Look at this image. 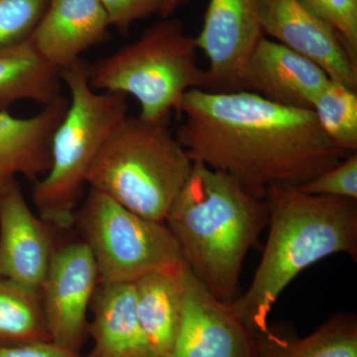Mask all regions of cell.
I'll return each mask as SVG.
<instances>
[{"label":"cell","instance_id":"3957f363","mask_svg":"<svg viewBox=\"0 0 357 357\" xmlns=\"http://www.w3.org/2000/svg\"><path fill=\"white\" fill-rule=\"evenodd\" d=\"M269 234L261 261L232 311L255 335L282 292L306 268L337 253L357 257V199L314 196L291 185H272L265 197Z\"/></svg>","mask_w":357,"mask_h":357},{"label":"cell","instance_id":"9a60e30c","mask_svg":"<svg viewBox=\"0 0 357 357\" xmlns=\"http://www.w3.org/2000/svg\"><path fill=\"white\" fill-rule=\"evenodd\" d=\"M109 26L98 0H50L30 38L42 57L61 70L107 38Z\"/></svg>","mask_w":357,"mask_h":357},{"label":"cell","instance_id":"d6986e66","mask_svg":"<svg viewBox=\"0 0 357 357\" xmlns=\"http://www.w3.org/2000/svg\"><path fill=\"white\" fill-rule=\"evenodd\" d=\"M258 357H357V319L338 312L307 337L271 328L256 335Z\"/></svg>","mask_w":357,"mask_h":357},{"label":"cell","instance_id":"2e32d148","mask_svg":"<svg viewBox=\"0 0 357 357\" xmlns=\"http://www.w3.org/2000/svg\"><path fill=\"white\" fill-rule=\"evenodd\" d=\"M88 330L93 340L88 357H157L138 319L134 283L102 285Z\"/></svg>","mask_w":357,"mask_h":357},{"label":"cell","instance_id":"484cf974","mask_svg":"<svg viewBox=\"0 0 357 357\" xmlns=\"http://www.w3.org/2000/svg\"><path fill=\"white\" fill-rule=\"evenodd\" d=\"M0 357H81L54 342L0 345Z\"/></svg>","mask_w":357,"mask_h":357},{"label":"cell","instance_id":"e0dca14e","mask_svg":"<svg viewBox=\"0 0 357 357\" xmlns=\"http://www.w3.org/2000/svg\"><path fill=\"white\" fill-rule=\"evenodd\" d=\"M61 70L49 64L31 38L0 48V110L20 100L47 107L61 96Z\"/></svg>","mask_w":357,"mask_h":357},{"label":"cell","instance_id":"ac0fdd59","mask_svg":"<svg viewBox=\"0 0 357 357\" xmlns=\"http://www.w3.org/2000/svg\"><path fill=\"white\" fill-rule=\"evenodd\" d=\"M184 268L178 272H152L134 282L138 319L157 357H168L177 337L182 319L180 278Z\"/></svg>","mask_w":357,"mask_h":357},{"label":"cell","instance_id":"ffe728a7","mask_svg":"<svg viewBox=\"0 0 357 357\" xmlns=\"http://www.w3.org/2000/svg\"><path fill=\"white\" fill-rule=\"evenodd\" d=\"M51 340L41 293L0 280V345Z\"/></svg>","mask_w":357,"mask_h":357},{"label":"cell","instance_id":"5b68a950","mask_svg":"<svg viewBox=\"0 0 357 357\" xmlns=\"http://www.w3.org/2000/svg\"><path fill=\"white\" fill-rule=\"evenodd\" d=\"M61 77L70 91L69 107L52 138L50 168L35 181L32 199L45 222L68 229L89 168L128 107L126 95L89 86L81 59L61 70Z\"/></svg>","mask_w":357,"mask_h":357},{"label":"cell","instance_id":"cb8c5ba5","mask_svg":"<svg viewBox=\"0 0 357 357\" xmlns=\"http://www.w3.org/2000/svg\"><path fill=\"white\" fill-rule=\"evenodd\" d=\"M298 189L314 196L357 199L356 152Z\"/></svg>","mask_w":357,"mask_h":357},{"label":"cell","instance_id":"277c9868","mask_svg":"<svg viewBox=\"0 0 357 357\" xmlns=\"http://www.w3.org/2000/svg\"><path fill=\"white\" fill-rule=\"evenodd\" d=\"M192 164L169 121L126 115L91 164L86 184L140 217L164 222Z\"/></svg>","mask_w":357,"mask_h":357},{"label":"cell","instance_id":"7a4b0ae2","mask_svg":"<svg viewBox=\"0 0 357 357\" xmlns=\"http://www.w3.org/2000/svg\"><path fill=\"white\" fill-rule=\"evenodd\" d=\"M268 222L265 199L199 162L192 164L164 222L195 276L229 306L241 296L244 259Z\"/></svg>","mask_w":357,"mask_h":357},{"label":"cell","instance_id":"7402d4cb","mask_svg":"<svg viewBox=\"0 0 357 357\" xmlns=\"http://www.w3.org/2000/svg\"><path fill=\"white\" fill-rule=\"evenodd\" d=\"M50 0H0V48L31 37Z\"/></svg>","mask_w":357,"mask_h":357},{"label":"cell","instance_id":"d4e9b609","mask_svg":"<svg viewBox=\"0 0 357 357\" xmlns=\"http://www.w3.org/2000/svg\"><path fill=\"white\" fill-rule=\"evenodd\" d=\"M107 13L109 25L128 31L135 21L159 14L164 0H98Z\"/></svg>","mask_w":357,"mask_h":357},{"label":"cell","instance_id":"4316f807","mask_svg":"<svg viewBox=\"0 0 357 357\" xmlns=\"http://www.w3.org/2000/svg\"><path fill=\"white\" fill-rule=\"evenodd\" d=\"M183 1L184 0H164L163 6H162L159 15L162 18L171 17V15L177 10L178 7Z\"/></svg>","mask_w":357,"mask_h":357},{"label":"cell","instance_id":"603a6c76","mask_svg":"<svg viewBox=\"0 0 357 357\" xmlns=\"http://www.w3.org/2000/svg\"><path fill=\"white\" fill-rule=\"evenodd\" d=\"M337 31L357 60V0H299Z\"/></svg>","mask_w":357,"mask_h":357},{"label":"cell","instance_id":"4fadbf2b","mask_svg":"<svg viewBox=\"0 0 357 357\" xmlns=\"http://www.w3.org/2000/svg\"><path fill=\"white\" fill-rule=\"evenodd\" d=\"M328 81L330 77L318 65L265 36L246 65L243 91L284 107L312 110Z\"/></svg>","mask_w":357,"mask_h":357},{"label":"cell","instance_id":"8fae6325","mask_svg":"<svg viewBox=\"0 0 357 357\" xmlns=\"http://www.w3.org/2000/svg\"><path fill=\"white\" fill-rule=\"evenodd\" d=\"M257 1L265 36L309 59L333 81L357 89V60L332 26L299 0Z\"/></svg>","mask_w":357,"mask_h":357},{"label":"cell","instance_id":"52a82bcc","mask_svg":"<svg viewBox=\"0 0 357 357\" xmlns=\"http://www.w3.org/2000/svg\"><path fill=\"white\" fill-rule=\"evenodd\" d=\"M79 222L102 285L134 283L187 265L165 223L140 217L102 192L91 190Z\"/></svg>","mask_w":357,"mask_h":357},{"label":"cell","instance_id":"5bb4252c","mask_svg":"<svg viewBox=\"0 0 357 357\" xmlns=\"http://www.w3.org/2000/svg\"><path fill=\"white\" fill-rule=\"evenodd\" d=\"M61 96L39 114L18 117L0 110V196L17 176L37 181L51 165L54 132L69 107Z\"/></svg>","mask_w":357,"mask_h":357},{"label":"cell","instance_id":"6da1fadb","mask_svg":"<svg viewBox=\"0 0 357 357\" xmlns=\"http://www.w3.org/2000/svg\"><path fill=\"white\" fill-rule=\"evenodd\" d=\"M176 137L192 162L230 176L256 199L272 185L299 188L349 156L310 109L277 105L248 91L192 89Z\"/></svg>","mask_w":357,"mask_h":357},{"label":"cell","instance_id":"8992f818","mask_svg":"<svg viewBox=\"0 0 357 357\" xmlns=\"http://www.w3.org/2000/svg\"><path fill=\"white\" fill-rule=\"evenodd\" d=\"M197 51L195 37L185 33L182 21L163 18L139 39L88 64L89 86L133 96L141 119L167 122L173 112L180 114L188 91L206 88Z\"/></svg>","mask_w":357,"mask_h":357},{"label":"cell","instance_id":"44dd1931","mask_svg":"<svg viewBox=\"0 0 357 357\" xmlns=\"http://www.w3.org/2000/svg\"><path fill=\"white\" fill-rule=\"evenodd\" d=\"M356 91L330 79L312 107L326 137L349 154L357 151Z\"/></svg>","mask_w":357,"mask_h":357},{"label":"cell","instance_id":"7c38bea8","mask_svg":"<svg viewBox=\"0 0 357 357\" xmlns=\"http://www.w3.org/2000/svg\"><path fill=\"white\" fill-rule=\"evenodd\" d=\"M44 222L26 203L17 181L0 196V280L41 293L54 255Z\"/></svg>","mask_w":357,"mask_h":357},{"label":"cell","instance_id":"30bf717a","mask_svg":"<svg viewBox=\"0 0 357 357\" xmlns=\"http://www.w3.org/2000/svg\"><path fill=\"white\" fill-rule=\"evenodd\" d=\"M98 280L88 244L54 252L41 289L42 307L52 342L79 354L88 326L86 312Z\"/></svg>","mask_w":357,"mask_h":357},{"label":"cell","instance_id":"ba28073f","mask_svg":"<svg viewBox=\"0 0 357 357\" xmlns=\"http://www.w3.org/2000/svg\"><path fill=\"white\" fill-rule=\"evenodd\" d=\"M264 37L257 0H210L195 37L197 48L208 59L204 91H243L246 65Z\"/></svg>","mask_w":357,"mask_h":357},{"label":"cell","instance_id":"9c48e42d","mask_svg":"<svg viewBox=\"0 0 357 357\" xmlns=\"http://www.w3.org/2000/svg\"><path fill=\"white\" fill-rule=\"evenodd\" d=\"M182 319L168 357H258L256 335L189 266L181 273Z\"/></svg>","mask_w":357,"mask_h":357}]
</instances>
